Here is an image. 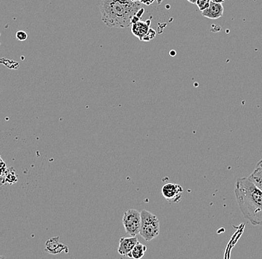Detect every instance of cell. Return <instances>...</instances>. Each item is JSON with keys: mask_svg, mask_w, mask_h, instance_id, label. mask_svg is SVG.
I'll return each mask as SVG.
<instances>
[{"mask_svg": "<svg viewBox=\"0 0 262 259\" xmlns=\"http://www.w3.org/2000/svg\"><path fill=\"white\" fill-rule=\"evenodd\" d=\"M235 195L243 216L252 226L262 227V191L249 177L238 179Z\"/></svg>", "mask_w": 262, "mask_h": 259, "instance_id": "cell-1", "label": "cell"}, {"mask_svg": "<svg viewBox=\"0 0 262 259\" xmlns=\"http://www.w3.org/2000/svg\"><path fill=\"white\" fill-rule=\"evenodd\" d=\"M99 8L102 21L108 27L125 29L131 26L142 4L132 0H102Z\"/></svg>", "mask_w": 262, "mask_h": 259, "instance_id": "cell-2", "label": "cell"}, {"mask_svg": "<svg viewBox=\"0 0 262 259\" xmlns=\"http://www.w3.org/2000/svg\"><path fill=\"white\" fill-rule=\"evenodd\" d=\"M141 220H142V227H141V236L146 241H150L158 238L161 232V224L158 217L150 213L147 210L141 211Z\"/></svg>", "mask_w": 262, "mask_h": 259, "instance_id": "cell-3", "label": "cell"}, {"mask_svg": "<svg viewBox=\"0 0 262 259\" xmlns=\"http://www.w3.org/2000/svg\"><path fill=\"white\" fill-rule=\"evenodd\" d=\"M122 223L125 232L128 235L136 236L140 232L141 227H142L141 212L134 208L128 209L124 213Z\"/></svg>", "mask_w": 262, "mask_h": 259, "instance_id": "cell-4", "label": "cell"}, {"mask_svg": "<svg viewBox=\"0 0 262 259\" xmlns=\"http://www.w3.org/2000/svg\"><path fill=\"white\" fill-rule=\"evenodd\" d=\"M183 193V187L178 184L167 183L163 185L161 188L162 195L170 202H180Z\"/></svg>", "mask_w": 262, "mask_h": 259, "instance_id": "cell-5", "label": "cell"}, {"mask_svg": "<svg viewBox=\"0 0 262 259\" xmlns=\"http://www.w3.org/2000/svg\"><path fill=\"white\" fill-rule=\"evenodd\" d=\"M138 242L139 241L136 236L122 237L119 240L118 252L123 256H128Z\"/></svg>", "mask_w": 262, "mask_h": 259, "instance_id": "cell-6", "label": "cell"}, {"mask_svg": "<svg viewBox=\"0 0 262 259\" xmlns=\"http://www.w3.org/2000/svg\"><path fill=\"white\" fill-rule=\"evenodd\" d=\"M150 20H147L146 21L139 20L136 23L131 25V32L135 37L139 38V40H143L144 37L147 34L150 30Z\"/></svg>", "mask_w": 262, "mask_h": 259, "instance_id": "cell-7", "label": "cell"}, {"mask_svg": "<svg viewBox=\"0 0 262 259\" xmlns=\"http://www.w3.org/2000/svg\"><path fill=\"white\" fill-rule=\"evenodd\" d=\"M63 251L67 253L69 252L68 246L60 242L59 237L51 238L45 242V252L56 255L61 253Z\"/></svg>", "mask_w": 262, "mask_h": 259, "instance_id": "cell-8", "label": "cell"}, {"mask_svg": "<svg viewBox=\"0 0 262 259\" xmlns=\"http://www.w3.org/2000/svg\"><path fill=\"white\" fill-rule=\"evenodd\" d=\"M224 9L221 3L211 2L210 6L202 12V15L211 20H217L224 15Z\"/></svg>", "mask_w": 262, "mask_h": 259, "instance_id": "cell-9", "label": "cell"}, {"mask_svg": "<svg viewBox=\"0 0 262 259\" xmlns=\"http://www.w3.org/2000/svg\"><path fill=\"white\" fill-rule=\"evenodd\" d=\"M249 179L262 191V158L256 164Z\"/></svg>", "mask_w": 262, "mask_h": 259, "instance_id": "cell-10", "label": "cell"}, {"mask_svg": "<svg viewBox=\"0 0 262 259\" xmlns=\"http://www.w3.org/2000/svg\"><path fill=\"white\" fill-rule=\"evenodd\" d=\"M146 251H147V246L138 242L132 249L131 252L128 254V257L134 259H140L143 258Z\"/></svg>", "mask_w": 262, "mask_h": 259, "instance_id": "cell-11", "label": "cell"}, {"mask_svg": "<svg viewBox=\"0 0 262 259\" xmlns=\"http://www.w3.org/2000/svg\"><path fill=\"white\" fill-rule=\"evenodd\" d=\"M210 3H211V0H197L195 4L197 5L199 10L203 12L210 6Z\"/></svg>", "mask_w": 262, "mask_h": 259, "instance_id": "cell-12", "label": "cell"}, {"mask_svg": "<svg viewBox=\"0 0 262 259\" xmlns=\"http://www.w3.org/2000/svg\"><path fill=\"white\" fill-rule=\"evenodd\" d=\"M16 38L20 41H24V40H27V33L24 31H18L16 33Z\"/></svg>", "mask_w": 262, "mask_h": 259, "instance_id": "cell-13", "label": "cell"}, {"mask_svg": "<svg viewBox=\"0 0 262 259\" xmlns=\"http://www.w3.org/2000/svg\"><path fill=\"white\" fill-rule=\"evenodd\" d=\"M155 36H156V31L153 30V29H150L147 34H146L145 37L143 38V41L147 42L150 41V40H153Z\"/></svg>", "mask_w": 262, "mask_h": 259, "instance_id": "cell-14", "label": "cell"}, {"mask_svg": "<svg viewBox=\"0 0 262 259\" xmlns=\"http://www.w3.org/2000/svg\"><path fill=\"white\" fill-rule=\"evenodd\" d=\"M141 4L145 5V6H150L154 3L155 0H138Z\"/></svg>", "mask_w": 262, "mask_h": 259, "instance_id": "cell-15", "label": "cell"}, {"mask_svg": "<svg viewBox=\"0 0 262 259\" xmlns=\"http://www.w3.org/2000/svg\"><path fill=\"white\" fill-rule=\"evenodd\" d=\"M227 0H211V2H213V3H221V4H223Z\"/></svg>", "mask_w": 262, "mask_h": 259, "instance_id": "cell-16", "label": "cell"}, {"mask_svg": "<svg viewBox=\"0 0 262 259\" xmlns=\"http://www.w3.org/2000/svg\"><path fill=\"white\" fill-rule=\"evenodd\" d=\"M188 1H189V3H193V4H195L197 0H188Z\"/></svg>", "mask_w": 262, "mask_h": 259, "instance_id": "cell-17", "label": "cell"}, {"mask_svg": "<svg viewBox=\"0 0 262 259\" xmlns=\"http://www.w3.org/2000/svg\"><path fill=\"white\" fill-rule=\"evenodd\" d=\"M132 1L136 2V1H138V0H132Z\"/></svg>", "mask_w": 262, "mask_h": 259, "instance_id": "cell-18", "label": "cell"}]
</instances>
